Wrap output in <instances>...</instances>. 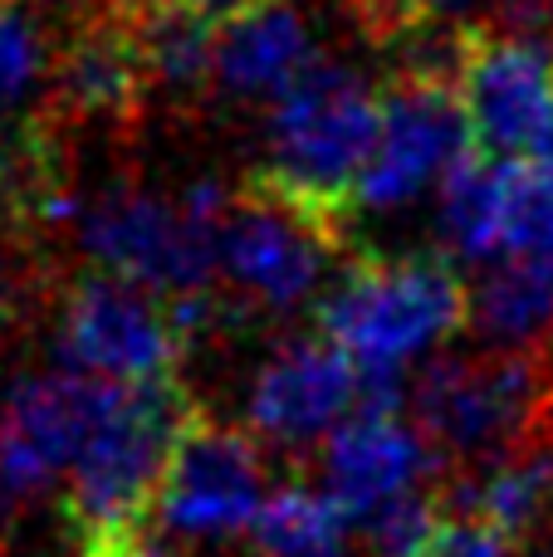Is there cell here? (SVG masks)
Returning a JSON list of instances; mask_svg holds the SVG:
<instances>
[{"mask_svg": "<svg viewBox=\"0 0 553 557\" xmlns=\"http://www.w3.org/2000/svg\"><path fill=\"white\" fill-rule=\"evenodd\" d=\"M382 137V94L339 64H314L270 113V157L245 186L299 211L333 240L358 211V182Z\"/></svg>", "mask_w": 553, "mask_h": 557, "instance_id": "1", "label": "cell"}, {"mask_svg": "<svg viewBox=\"0 0 553 557\" xmlns=\"http://www.w3.org/2000/svg\"><path fill=\"white\" fill-rule=\"evenodd\" d=\"M192 416L196 406L186 401L176 376L118 386L108 416L88 435L78 460L69 465L64 523L74 533V557L147 533L167 465Z\"/></svg>", "mask_w": 553, "mask_h": 557, "instance_id": "2", "label": "cell"}, {"mask_svg": "<svg viewBox=\"0 0 553 557\" xmlns=\"http://www.w3.org/2000/svg\"><path fill=\"white\" fill-rule=\"evenodd\" d=\"M470 323V288L437 255L362 260L319 304V333L358 367H397Z\"/></svg>", "mask_w": 553, "mask_h": 557, "instance_id": "3", "label": "cell"}, {"mask_svg": "<svg viewBox=\"0 0 553 557\" xmlns=\"http://www.w3.org/2000/svg\"><path fill=\"white\" fill-rule=\"evenodd\" d=\"M231 201L216 182H201L182 201L143 191H113L88 211L84 250L103 274L133 278L162 298H201L221 270V225Z\"/></svg>", "mask_w": 553, "mask_h": 557, "instance_id": "4", "label": "cell"}, {"mask_svg": "<svg viewBox=\"0 0 553 557\" xmlns=\"http://www.w3.org/2000/svg\"><path fill=\"white\" fill-rule=\"evenodd\" d=\"M417 431L437 455L505 450L529 445L534 425L553 416V376L539 357L500 352V357H441L421 372L411 392Z\"/></svg>", "mask_w": 553, "mask_h": 557, "instance_id": "5", "label": "cell"}, {"mask_svg": "<svg viewBox=\"0 0 553 557\" xmlns=\"http://www.w3.org/2000/svg\"><path fill=\"white\" fill-rule=\"evenodd\" d=\"M192 343L182 308L118 274H84L69 284L59 308V352L69 372L113 386L172 382Z\"/></svg>", "mask_w": 553, "mask_h": 557, "instance_id": "6", "label": "cell"}, {"mask_svg": "<svg viewBox=\"0 0 553 557\" xmlns=\"http://www.w3.org/2000/svg\"><path fill=\"white\" fill-rule=\"evenodd\" d=\"M476 147L460 84L431 74H397L382 94V137L358 182V206L392 211L421 196Z\"/></svg>", "mask_w": 553, "mask_h": 557, "instance_id": "7", "label": "cell"}, {"mask_svg": "<svg viewBox=\"0 0 553 557\" xmlns=\"http://www.w3.org/2000/svg\"><path fill=\"white\" fill-rule=\"evenodd\" d=\"M265 509V460L250 431L196 411L167 465L157 519L186 539H235Z\"/></svg>", "mask_w": 553, "mask_h": 557, "instance_id": "8", "label": "cell"}, {"mask_svg": "<svg viewBox=\"0 0 553 557\" xmlns=\"http://www.w3.org/2000/svg\"><path fill=\"white\" fill-rule=\"evenodd\" d=\"M460 103L480 152L500 162L534 157L553 113V45L470 25L460 64Z\"/></svg>", "mask_w": 553, "mask_h": 557, "instance_id": "9", "label": "cell"}, {"mask_svg": "<svg viewBox=\"0 0 553 557\" xmlns=\"http://www.w3.org/2000/svg\"><path fill=\"white\" fill-rule=\"evenodd\" d=\"M333 250L339 240L329 231L255 186L231 201V215L221 225V274L265 308H299L319 288Z\"/></svg>", "mask_w": 553, "mask_h": 557, "instance_id": "10", "label": "cell"}, {"mask_svg": "<svg viewBox=\"0 0 553 557\" xmlns=\"http://www.w3.org/2000/svg\"><path fill=\"white\" fill-rule=\"evenodd\" d=\"M358 401L362 367L329 337H304L260 367L245 421L260 441L280 445V450H299V445L339 431L358 411Z\"/></svg>", "mask_w": 553, "mask_h": 557, "instance_id": "11", "label": "cell"}, {"mask_svg": "<svg viewBox=\"0 0 553 557\" xmlns=\"http://www.w3.org/2000/svg\"><path fill=\"white\" fill-rule=\"evenodd\" d=\"M437 450L427 435L397 421V411H353L323 450L329 499L348 513V523H372L388 504L407 499L411 484L431 470Z\"/></svg>", "mask_w": 553, "mask_h": 557, "instance_id": "12", "label": "cell"}, {"mask_svg": "<svg viewBox=\"0 0 553 557\" xmlns=\"http://www.w3.org/2000/svg\"><path fill=\"white\" fill-rule=\"evenodd\" d=\"M152 84L143 54V35H137V15L118 0L108 15L84 20L69 35L64 54H59V103L78 117H123L137 108L143 88Z\"/></svg>", "mask_w": 553, "mask_h": 557, "instance_id": "13", "label": "cell"}, {"mask_svg": "<svg viewBox=\"0 0 553 557\" xmlns=\"http://www.w3.org/2000/svg\"><path fill=\"white\" fill-rule=\"evenodd\" d=\"M314 69L309 20L294 0H255L221 20L216 39V84L235 98H260L294 88Z\"/></svg>", "mask_w": 553, "mask_h": 557, "instance_id": "14", "label": "cell"}, {"mask_svg": "<svg viewBox=\"0 0 553 557\" xmlns=\"http://www.w3.org/2000/svg\"><path fill=\"white\" fill-rule=\"evenodd\" d=\"M470 327L490 343H544L553 327V260L509 255L470 288Z\"/></svg>", "mask_w": 553, "mask_h": 557, "instance_id": "15", "label": "cell"}, {"mask_svg": "<svg viewBox=\"0 0 553 557\" xmlns=\"http://www.w3.org/2000/svg\"><path fill=\"white\" fill-rule=\"evenodd\" d=\"M505 166L509 162L470 147L441 176V235L460 260L505 250Z\"/></svg>", "mask_w": 553, "mask_h": 557, "instance_id": "16", "label": "cell"}, {"mask_svg": "<svg viewBox=\"0 0 553 557\" xmlns=\"http://www.w3.org/2000/svg\"><path fill=\"white\" fill-rule=\"evenodd\" d=\"M133 15H137V35H143L152 84L192 94L206 78H216V39H221V20L216 15L192 5H143Z\"/></svg>", "mask_w": 553, "mask_h": 557, "instance_id": "17", "label": "cell"}, {"mask_svg": "<svg viewBox=\"0 0 553 557\" xmlns=\"http://www.w3.org/2000/svg\"><path fill=\"white\" fill-rule=\"evenodd\" d=\"M255 543L265 557H348V513L304 484L270 494L255 519Z\"/></svg>", "mask_w": 553, "mask_h": 557, "instance_id": "18", "label": "cell"}, {"mask_svg": "<svg viewBox=\"0 0 553 557\" xmlns=\"http://www.w3.org/2000/svg\"><path fill=\"white\" fill-rule=\"evenodd\" d=\"M505 255L553 260V172L534 157L505 166Z\"/></svg>", "mask_w": 553, "mask_h": 557, "instance_id": "19", "label": "cell"}, {"mask_svg": "<svg viewBox=\"0 0 553 557\" xmlns=\"http://www.w3.org/2000/svg\"><path fill=\"white\" fill-rule=\"evenodd\" d=\"M39 64H45L39 29L20 15L15 0H0V108H10L29 84H35Z\"/></svg>", "mask_w": 553, "mask_h": 557, "instance_id": "20", "label": "cell"}, {"mask_svg": "<svg viewBox=\"0 0 553 557\" xmlns=\"http://www.w3.org/2000/svg\"><path fill=\"white\" fill-rule=\"evenodd\" d=\"M515 539L495 529V523L476 519V513H437V529H431L421 557H509Z\"/></svg>", "mask_w": 553, "mask_h": 557, "instance_id": "21", "label": "cell"}, {"mask_svg": "<svg viewBox=\"0 0 553 557\" xmlns=\"http://www.w3.org/2000/svg\"><path fill=\"white\" fill-rule=\"evenodd\" d=\"M358 15L368 25V35L407 39L411 29L431 25V0H358Z\"/></svg>", "mask_w": 553, "mask_h": 557, "instance_id": "22", "label": "cell"}, {"mask_svg": "<svg viewBox=\"0 0 553 557\" xmlns=\"http://www.w3.org/2000/svg\"><path fill=\"white\" fill-rule=\"evenodd\" d=\"M78 557H176L167 553L162 543H152L147 533H137V539H123V543H108V548H94V553H78Z\"/></svg>", "mask_w": 553, "mask_h": 557, "instance_id": "23", "label": "cell"}, {"mask_svg": "<svg viewBox=\"0 0 553 557\" xmlns=\"http://www.w3.org/2000/svg\"><path fill=\"white\" fill-rule=\"evenodd\" d=\"M123 5H133V10H143V5H192V10H206V15L225 20V15H235V10L255 5V0H123Z\"/></svg>", "mask_w": 553, "mask_h": 557, "instance_id": "24", "label": "cell"}, {"mask_svg": "<svg viewBox=\"0 0 553 557\" xmlns=\"http://www.w3.org/2000/svg\"><path fill=\"white\" fill-rule=\"evenodd\" d=\"M15 308H20V278H15V270H10L5 255H0V333L10 327Z\"/></svg>", "mask_w": 553, "mask_h": 557, "instance_id": "25", "label": "cell"}, {"mask_svg": "<svg viewBox=\"0 0 553 557\" xmlns=\"http://www.w3.org/2000/svg\"><path fill=\"white\" fill-rule=\"evenodd\" d=\"M534 162H544L549 172H553V113H549V123H544V137H539V147H534Z\"/></svg>", "mask_w": 553, "mask_h": 557, "instance_id": "26", "label": "cell"}, {"mask_svg": "<svg viewBox=\"0 0 553 557\" xmlns=\"http://www.w3.org/2000/svg\"><path fill=\"white\" fill-rule=\"evenodd\" d=\"M539 362H544V367H549V376H553V327H549L544 347H539Z\"/></svg>", "mask_w": 553, "mask_h": 557, "instance_id": "27", "label": "cell"}, {"mask_svg": "<svg viewBox=\"0 0 553 557\" xmlns=\"http://www.w3.org/2000/svg\"><path fill=\"white\" fill-rule=\"evenodd\" d=\"M460 5H470V0H431V15H441V10H460Z\"/></svg>", "mask_w": 553, "mask_h": 557, "instance_id": "28", "label": "cell"}]
</instances>
